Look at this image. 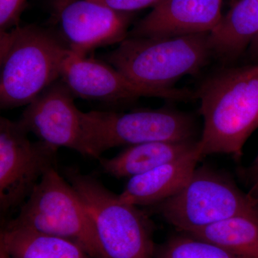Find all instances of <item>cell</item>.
I'll return each instance as SVG.
<instances>
[{
	"label": "cell",
	"mask_w": 258,
	"mask_h": 258,
	"mask_svg": "<svg viewBox=\"0 0 258 258\" xmlns=\"http://www.w3.org/2000/svg\"><path fill=\"white\" fill-rule=\"evenodd\" d=\"M210 32L150 38L126 37L106 60L135 83L154 88H174L181 78L200 73L212 56Z\"/></svg>",
	"instance_id": "cell-3"
},
{
	"label": "cell",
	"mask_w": 258,
	"mask_h": 258,
	"mask_svg": "<svg viewBox=\"0 0 258 258\" xmlns=\"http://www.w3.org/2000/svg\"><path fill=\"white\" fill-rule=\"evenodd\" d=\"M245 174L250 185L249 192L254 196L258 197V153Z\"/></svg>",
	"instance_id": "cell-21"
},
{
	"label": "cell",
	"mask_w": 258,
	"mask_h": 258,
	"mask_svg": "<svg viewBox=\"0 0 258 258\" xmlns=\"http://www.w3.org/2000/svg\"><path fill=\"white\" fill-rule=\"evenodd\" d=\"M0 258H11L3 247H0Z\"/></svg>",
	"instance_id": "cell-23"
},
{
	"label": "cell",
	"mask_w": 258,
	"mask_h": 258,
	"mask_svg": "<svg viewBox=\"0 0 258 258\" xmlns=\"http://www.w3.org/2000/svg\"><path fill=\"white\" fill-rule=\"evenodd\" d=\"M203 158L199 142L198 147L183 157L129 178L118 198L123 203L137 207L159 205L186 186Z\"/></svg>",
	"instance_id": "cell-13"
},
{
	"label": "cell",
	"mask_w": 258,
	"mask_h": 258,
	"mask_svg": "<svg viewBox=\"0 0 258 258\" xmlns=\"http://www.w3.org/2000/svg\"><path fill=\"white\" fill-rule=\"evenodd\" d=\"M0 107L28 106L60 79L70 52L60 35L35 25L1 32Z\"/></svg>",
	"instance_id": "cell-2"
},
{
	"label": "cell",
	"mask_w": 258,
	"mask_h": 258,
	"mask_svg": "<svg viewBox=\"0 0 258 258\" xmlns=\"http://www.w3.org/2000/svg\"><path fill=\"white\" fill-rule=\"evenodd\" d=\"M199 140L154 142L129 146L115 157L100 159L102 169L117 179L132 178L183 157L198 147Z\"/></svg>",
	"instance_id": "cell-15"
},
{
	"label": "cell",
	"mask_w": 258,
	"mask_h": 258,
	"mask_svg": "<svg viewBox=\"0 0 258 258\" xmlns=\"http://www.w3.org/2000/svg\"><path fill=\"white\" fill-rule=\"evenodd\" d=\"M75 96L60 79L27 106L20 124L39 141L58 149L68 148L89 157L83 139L81 113Z\"/></svg>",
	"instance_id": "cell-11"
},
{
	"label": "cell",
	"mask_w": 258,
	"mask_h": 258,
	"mask_svg": "<svg viewBox=\"0 0 258 258\" xmlns=\"http://www.w3.org/2000/svg\"><path fill=\"white\" fill-rule=\"evenodd\" d=\"M81 119L89 157L98 160L103 152L122 146L200 139L192 115L169 108L81 111Z\"/></svg>",
	"instance_id": "cell-7"
},
{
	"label": "cell",
	"mask_w": 258,
	"mask_h": 258,
	"mask_svg": "<svg viewBox=\"0 0 258 258\" xmlns=\"http://www.w3.org/2000/svg\"><path fill=\"white\" fill-rule=\"evenodd\" d=\"M0 247L11 258H94L71 241L23 228L5 227Z\"/></svg>",
	"instance_id": "cell-16"
},
{
	"label": "cell",
	"mask_w": 258,
	"mask_h": 258,
	"mask_svg": "<svg viewBox=\"0 0 258 258\" xmlns=\"http://www.w3.org/2000/svg\"><path fill=\"white\" fill-rule=\"evenodd\" d=\"M240 258H258V220L238 216L189 232Z\"/></svg>",
	"instance_id": "cell-17"
},
{
	"label": "cell",
	"mask_w": 258,
	"mask_h": 258,
	"mask_svg": "<svg viewBox=\"0 0 258 258\" xmlns=\"http://www.w3.org/2000/svg\"><path fill=\"white\" fill-rule=\"evenodd\" d=\"M27 0H0V30L8 31L18 26Z\"/></svg>",
	"instance_id": "cell-19"
},
{
	"label": "cell",
	"mask_w": 258,
	"mask_h": 258,
	"mask_svg": "<svg viewBox=\"0 0 258 258\" xmlns=\"http://www.w3.org/2000/svg\"><path fill=\"white\" fill-rule=\"evenodd\" d=\"M195 92L204 120L199 141L203 157L223 154L240 159L258 128V63L220 70Z\"/></svg>",
	"instance_id": "cell-1"
},
{
	"label": "cell",
	"mask_w": 258,
	"mask_h": 258,
	"mask_svg": "<svg viewBox=\"0 0 258 258\" xmlns=\"http://www.w3.org/2000/svg\"><path fill=\"white\" fill-rule=\"evenodd\" d=\"M6 227L61 237L77 244L94 258H103L87 207L56 167L42 176L18 216Z\"/></svg>",
	"instance_id": "cell-5"
},
{
	"label": "cell",
	"mask_w": 258,
	"mask_h": 258,
	"mask_svg": "<svg viewBox=\"0 0 258 258\" xmlns=\"http://www.w3.org/2000/svg\"><path fill=\"white\" fill-rule=\"evenodd\" d=\"M247 51L252 60H258V35L251 42Z\"/></svg>",
	"instance_id": "cell-22"
},
{
	"label": "cell",
	"mask_w": 258,
	"mask_h": 258,
	"mask_svg": "<svg viewBox=\"0 0 258 258\" xmlns=\"http://www.w3.org/2000/svg\"><path fill=\"white\" fill-rule=\"evenodd\" d=\"M258 35V0H237L210 32L212 56L224 62L237 60Z\"/></svg>",
	"instance_id": "cell-14"
},
{
	"label": "cell",
	"mask_w": 258,
	"mask_h": 258,
	"mask_svg": "<svg viewBox=\"0 0 258 258\" xmlns=\"http://www.w3.org/2000/svg\"><path fill=\"white\" fill-rule=\"evenodd\" d=\"M154 208L185 233L235 217L258 220V197L244 192L230 177L205 166L197 168L179 193Z\"/></svg>",
	"instance_id": "cell-6"
},
{
	"label": "cell",
	"mask_w": 258,
	"mask_h": 258,
	"mask_svg": "<svg viewBox=\"0 0 258 258\" xmlns=\"http://www.w3.org/2000/svg\"><path fill=\"white\" fill-rule=\"evenodd\" d=\"M60 79L75 97L106 103H125L141 97L185 102L198 99L196 92L189 88L142 86L110 64L78 55L71 50L62 64Z\"/></svg>",
	"instance_id": "cell-9"
},
{
	"label": "cell",
	"mask_w": 258,
	"mask_h": 258,
	"mask_svg": "<svg viewBox=\"0 0 258 258\" xmlns=\"http://www.w3.org/2000/svg\"><path fill=\"white\" fill-rule=\"evenodd\" d=\"M66 176L92 217L103 258H155L153 226L145 213L93 176L74 169Z\"/></svg>",
	"instance_id": "cell-4"
},
{
	"label": "cell",
	"mask_w": 258,
	"mask_h": 258,
	"mask_svg": "<svg viewBox=\"0 0 258 258\" xmlns=\"http://www.w3.org/2000/svg\"><path fill=\"white\" fill-rule=\"evenodd\" d=\"M155 258H240L220 246L182 232L156 247Z\"/></svg>",
	"instance_id": "cell-18"
},
{
	"label": "cell",
	"mask_w": 258,
	"mask_h": 258,
	"mask_svg": "<svg viewBox=\"0 0 258 258\" xmlns=\"http://www.w3.org/2000/svg\"><path fill=\"white\" fill-rule=\"evenodd\" d=\"M56 17L61 38L70 50L87 56L128 37L131 13H121L93 0H58Z\"/></svg>",
	"instance_id": "cell-10"
},
{
	"label": "cell",
	"mask_w": 258,
	"mask_h": 258,
	"mask_svg": "<svg viewBox=\"0 0 258 258\" xmlns=\"http://www.w3.org/2000/svg\"><path fill=\"white\" fill-rule=\"evenodd\" d=\"M222 0H163L127 37L164 38L210 32L222 18Z\"/></svg>",
	"instance_id": "cell-12"
},
{
	"label": "cell",
	"mask_w": 258,
	"mask_h": 258,
	"mask_svg": "<svg viewBox=\"0 0 258 258\" xmlns=\"http://www.w3.org/2000/svg\"><path fill=\"white\" fill-rule=\"evenodd\" d=\"M20 124L0 118V208L3 213L23 205L42 176L56 167L57 149L32 142Z\"/></svg>",
	"instance_id": "cell-8"
},
{
	"label": "cell",
	"mask_w": 258,
	"mask_h": 258,
	"mask_svg": "<svg viewBox=\"0 0 258 258\" xmlns=\"http://www.w3.org/2000/svg\"><path fill=\"white\" fill-rule=\"evenodd\" d=\"M237 1V0H235V2ZM235 2H234V3H235Z\"/></svg>",
	"instance_id": "cell-24"
},
{
	"label": "cell",
	"mask_w": 258,
	"mask_h": 258,
	"mask_svg": "<svg viewBox=\"0 0 258 258\" xmlns=\"http://www.w3.org/2000/svg\"><path fill=\"white\" fill-rule=\"evenodd\" d=\"M106 5L108 8L121 12L132 13V12L157 6L163 0H93Z\"/></svg>",
	"instance_id": "cell-20"
}]
</instances>
